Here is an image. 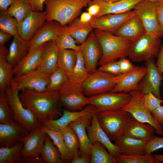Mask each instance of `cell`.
<instances>
[{
  "instance_id": "obj_44",
  "label": "cell",
  "mask_w": 163,
  "mask_h": 163,
  "mask_svg": "<svg viewBox=\"0 0 163 163\" xmlns=\"http://www.w3.org/2000/svg\"><path fill=\"white\" fill-rule=\"evenodd\" d=\"M15 120L13 111L9 105L5 92L0 95V123H10Z\"/></svg>"
},
{
  "instance_id": "obj_63",
  "label": "cell",
  "mask_w": 163,
  "mask_h": 163,
  "mask_svg": "<svg viewBox=\"0 0 163 163\" xmlns=\"http://www.w3.org/2000/svg\"><path fill=\"white\" fill-rule=\"evenodd\" d=\"M160 2L163 4V0H161Z\"/></svg>"
},
{
  "instance_id": "obj_43",
  "label": "cell",
  "mask_w": 163,
  "mask_h": 163,
  "mask_svg": "<svg viewBox=\"0 0 163 163\" xmlns=\"http://www.w3.org/2000/svg\"><path fill=\"white\" fill-rule=\"evenodd\" d=\"M56 42L59 49L79 51V45L78 46L76 44L75 40L66 31L64 27L61 26Z\"/></svg>"
},
{
  "instance_id": "obj_1",
  "label": "cell",
  "mask_w": 163,
  "mask_h": 163,
  "mask_svg": "<svg viewBox=\"0 0 163 163\" xmlns=\"http://www.w3.org/2000/svg\"><path fill=\"white\" fill-rule=\"evenodd\" d=\"M19 96L24 106L34 113L42 126L62 115L59 91L38 92L24 89Z\"/></svg>"
},
{
  "instance_id": "obj_6",
  "label": "cell",
  "mask_w": 163,
  "mask_h": 163,
  "mask_svg": "<svg viewBox=\"0 0 163 163\" xmlns=\"http://www.w3.org/2000/svg\"><path fill=\"white\" fill-rule=\"evenodd\" d=\"M160 38L146 33L133 43L128 56L136 62L146 61L157 57L162 44Z\"/></svg>"
},
{
  "instance_id": "obj_14",
  "label": "cell",
  "mask_w": 163,
  "mask_h": 163,
  "mask_svg": "<svg viewBox=\"0 0 163 163\" xmlns=\"http://www.w3.org/2000/svg\"><path fill=\"white\" fill-rule=\"evenodd\" d=\"M136 14L133 10L121 14H110L93 18L90 22L93 28L114 34L127 21Z\"/></svg>"
},
{
  "instance_id": "obj_26",
  "label": "cell",
  "mask_w": 163,
  "mask_h": 163,
  "mask_svg": "<svg viewBox=\"0 0 163 163\" xmlns=\"http://www.w3.org/2000/svg\"><path fill=\"white\" fill-rule=\"evenodd\" d=\"M146 33L142 21L136 15L127 21L114 34L128 39L133 43Z\"/></svg>"
},
{
  "instance_id": "obj_60",
  "label": "cell",
  "mask_w": 163,
  "mask_h": 163,
  "mask_svg": "<svg viewBox=\"0 0 163 163\" xmlns=\"http://www.w3.org/2000/svg\"><path fill=\"white\" fill-rule=\"evenodd\" d=\"M153 156L159 163H162L163 161V154H155Z\"/></svg>"
},
{
  "instance_id": "obj_35",
  "label": "cell",
  "mask_w": 163,
  "mask_h": 163,
  "mask_svg": "<svg viewBox=\"0 0 163 163\" xmlns=\"http://www.w3.org/2000/svg\"><path fill=\"white\" fill-rule=\"evenodd\" d=\"M101 143L96 142L92 145L90 163H117V158L108 152Z\"/></svg>"
},
{
  "instance_id": "obj_53",
  "label": "cell",
  "mask_w": 163,
  "mask_h": 163,
  "mask_svg": "<svg viewBox=\"0 0 163 163\" xmlns=\"http://www.w3.org/2000/svg\"><path fill=\"white\" fill-rule=\"evenodd\" d=\"M157 19L159 27L163 34V4L159 2L157 6Z\"/></svg>"
},
{
  "instance_id": "obj_12",
  "label": "cell",
  "mask_w": 163,
  "mask_h": 163,
  "mask_svg": "<svg viewBox=\"0 0 163 163\" xmlns=\"http://www.w3.org/2000/svg\"><path fill=\"white\" fill-rule=\"evenodd\" d=\"M50 75L36 69L25 74L13 78L19 91L24 89L38 92L46 91Z\"/></svg>"
},
{
  "instance_id": "obj_64",
  "label": "cell",
  "mask_w": 163,
  "mask_h": 163,
  "mask_svg": "<svg viewBox=\"0 0 163 163\" xmlns=\"http://www.w3.org/2000/svg\"><path fill=\"white\" fill-rule=\"evenodd\" d=\"M162 103H163V100H162Z\"/></svg>"
},
{
  "instance_id": "obj_38",
  "label": "cell",
  "mask_w": 163,
  "mask_h": 163,
  "mask_svg": "<svg viewBox=\"0 0 163 163\" xmlns=\"http://www.w3.org/2000/svg\"><path fill=\"white\" fill-rule=\"evenodd\" d=\"M24 142L21 141L11 147H0V163H19L22 157Z\"/></svg>"
},
{
  "instance_id": "obj_19",
  "label": "cell",
  "mask_w": 163,
  "mask_h": 163,
  "mask_svg": "<svg viewBox=\"0 0 163 163\" xmlns=\"http://www.w3.org/2000/svg\"><path fill=\"white\" fill-rule=\"evenodd\" d=\"M29 133L17 121L10 123H0V147H11L21 141Z\"/></svg>"
},
{
  "instance_id": "obj_22",
  "label": "cell",
  "mask_w": 163,
  "mask_h": 163,
  "mask_svg": "<svg viewBox=\"0 0 163 163\" xmlns=\"http://www.w3.org/2000/svg\"><path fill=\"white\" fill-rule=\"evenodd\" d=\"M46 135L42 131L40 126L23 138L22 157L40 156Z\"/></svg>"
},
{
  "instance_id": "obj_56",
  "label": "cell",
  "mask_w": 163,
  "mask_h": 163,
  "mask_svg": "<svg viewBox=\"0 0 163 163\" xmlns=\"http://www.w3.org/2000/svg\"><path fill=\"white\" fill-rule=\"evenodd\" d=\"M91 159V155L82 156H78L73 158L70 163H88Z\"/></svg>"
},
{
  "instance_id": "obj_25",
  "label": "cell",
  "mask_w": 163,
  "mask_h": 163,
  "mask_svg": "<svg viewBox=\"0 0 163 163\" xmlns=\"http://www.w3.org/2000/svg\"><path fill=\"white\" fill-rule=\"evenodd\" d=\"M143 0H121L112 3L105 2L101 0L91 1L89 4H96L100 6L98 14L94 18H96L107 14H121L133 9L135 6Z\"/></svg>"
},
{
  "instance_id": "obj_48",
  "label": "cell",
  "mask_w": 163,
  "mask_h": 163,
  "mask_svg": "<svg viewBox=\"0 0 163 163\" xmlns=\"http://www.w3.org/2000/svg\"><path fill=\"white\" fill-rule=\"evenodd\" d=\"M97 70L109 73L114 75L121 74L118 61L117 60L101 65Z\"/></svg>"
},
{
  "instance_id": "obj_27",
  "label": "cell",
  "mask_w": 163,
  "mask_h": 163,
  "mask_svg": "<svg viewBox=\"0 0 163 163\" xmlns=\"http://www.w3.org/2000/svg\"><path fill=\"white\" fill-rule=\"evenodd\" d=\"M59 51L56 41L47 42L42 54L41 63L37 69L50 75L57 67Z\"/></svg>"
},
{
  "instance_id": "obj_54",
  "label": "cell",
  "mask_w": 163,
  "mask_h": 163,
  "mask_svg": "<svg viewBox=\"0 0 163 163\" xmlns=\"http://www.w3.org/2000/svg\"><path fill=\"white\" fill-rule=\"evenodd\" d=\"M32 11H43V4L45 0H28Z\"/></svg>"
},
{
  "instance_id": "obj_13",
  "label": "cell",
  "mask_w": 163,
  "mask_h": 163,
  "mask_svg": "<svg viewBox=\"0 0 163 163\" xmlns=\"http://www.w3.org/2000/svg\"><path fill=\"white\" fill-rule=\"evenodd\" d=\"M94 32H91L86 40L79 45V51L82 55L85 67L91 74L96 68L102 55V50Z\"/></svg>"
},
{
  "instance_id": "obj_34",
  "label": "cell",
  "mask_w": 163,
  "mask_h": 163,
  "mask_svg": "<svg viewBox=\"0 0 163 163\" xmlns=\"http://www.w3.org/2000/svg\"><path fill=\"white\" fill-rule=\"evenodd\" d=\"M41 128L42 131L50 136L58 148L62 163H70L72 158L61 132L50 130L42 125Z\"/></svg>"
},
{
  "instance_id": "obj_36",
  "label": "cell",
  "mask_w": 163,
  "mask_h": 163,
  "mask_svg": "<svg viewBox=\"0 0 163 163\" xmlns=\"http://www.w3.org/2000/svg\"><path fill=\"white\" fill-rule=\"evenodd\" d=\"M32 11L28 0H14L7 11L9 15L16 19L18 27Z\"/></svg>"
},
{
  "instance_id": "obj_45",
  "label": "cell",
  "mask_w": 163,
  "mask_h": 163,
  "mask_svg": "<svg viewBox=\"0 0 163 163\" xmlns=\"http://www.w3.org/2000/svg\"><path fill=\"white\" fill-rule=\"evenodd\" d=\"M117 159L119 163H159L151 154L126 155L120 154Z\"/></svg>"
},
{
  "instance_id": "obj_24",
  "label": "cell",
  "mask_w": 163,
  "mask_h": 163,
  "mask_svg": "<svg viewBox=\"0 0 163 163\" xmlns=\"http://www.w3.org/2000/svg\"><path fill=\"white\" fill-rule=\"evenodd\" d=\"M46 43L28 52L13 68V75L19 76L36 69L41 63L42 54Z\"/></svg>"
},
{
  "instance_id": "obj_41",
  "label": "cell",
  "mask_w": 163,
  "mask_h": 163,
  "mask_svg": "<svg viewBox=\"0 0 163 163\" xmlns=\"http://www.w3.org/2000/svg\"><path fill=\"white\" fill-rule=\"evenodd\" d=\"M69 80L66 72L59 66L49 76L46 91H59Z\"/></svg>"
},
{
  "instance_id": "obj_9",
  "label": "cell",
  "mask_w": 163,
  "mask_h": 163,
  "mask_svg": "<svg viewBox=\"0 0 163 163\" xmlns=\"http://www.w3.org/2000/svg\"><path fill=\"white\" fill-rule=\"evenodd\" d=\"M59 99L64 109L80 111L88 105V97L85 96L82 85L69 81L59 91Z\"/></svg>"
},
{
  "instance_id": "obj_42",
  "label": "cell",
  "mask_w": 163,
  "mask_h": 163,
  "mask_svg": "<svg viewBox=\"0 0 163 163\" xmlns=\"http://www.w3.org/2000/svg\"><path fill=\"white\" fill-rule=\"evenodd\" d=\"M0 29L13 36L18 35V22L16 19L9 15L7 11H0Z\"/></svg>"
},
{
  "instance_id": "obj_39",
  "label": "cell",
  "mask_w": 163,
  "mask_h": 163,
  "mask_svg": "<svg viewBox=\"0 0 163 163\" xmlns=\"http://www.w3.org/2000/svg\"><path fill=\"white\" fill-rule=\"evenodd\" d=\"M41 155L46 163H62L60 153L50 136H46Z\"/></svg>"
},
{
  "instance_id": "obj_61",
  "label": "cell",
  "mask_w": 163,
  "mask_h": 163,
  "mask_svg": "<svg viewBox=\"0 0 163 163\" xmlns=\"http://www.w3.org/2000/svg\"><path fill=\"white\" fill-rule=\"evenodd\" d=\"M93 0H91V1H93ZM101 0L105 2H107L112 3V2H113L118 1L121 0Z\"/></svg>"
},
{
  "instance_id": "obj_37",
  "label": "cell",
  "mask_w": 163,
  "mask_h": 163,
  "mask_svg": "<svg viewBox=\"0 0 163 163\" xmlns=\"http://www.w3.org/2000/svg\"><path fill=\"white\" fill-rule=\"evenodd\" d=\"M72 159L78 155L80 142L78 138L73 129L67 126L60 132Z\"/></svg>"
},
{
  "instance_id": "obj_23",
  "label": "cell",
  "mask_w": 163,
  "mask_h": 163,
  "mask_svg": "<svg viewBox=\"0 0 163 163\" xmlns=\"http://www.w3.org/2000/svg\"><path fill=\"white\" fill-rule=\"evenodd\" d=\"M91 112L96 113V107L92 104L87 105L83 109L78 111H70L64 109L61 117L56 119L50 120L42 126L50 130L60 132L78 118Z\"/></svg>"
},
{
  "instance_id": "obj_29",
  "label": "cell",
  "mask_w": 163,
  "mask_h": 163,
  "mask_svg": "<svg viewBox=\"0 0 163 163\" xmlns=\"http://www.w3.org/2000/svg\"><path fill=\"white\" fill-rule=\"evenodd\" d=\"M147 142L123 136L114 142L119 149L120 154L126 155H145L146 154Z\"/></svg>"
},
{
  "instance_id": "obj_58",
  "label": "cell",
  "mask_w": 163,
  "mask_h": 163,
  "mask_svg": "<svg viewBox=\"0 0 163 163\" xmlns=\"http://www.w3.org/2000/svg\"><path fill=\"white\" fill-rule=\"evenodd\" d=\"M14 0H0V10L7 11L8 7L11 5Z\"/></svg>"
},
{
  "instance_id": "obj_7",
  "label": "cell",
  "mask_w": 163,
  "mask_h": 163,
  "mask_svg": "<svg viewBox=\"0 0 163 163\" xmlns=\"http://www.w3.org/2000/svg\"><path fill=\"white\" fill-rule=\"evenodd\" d=\"M129 93L131 95V98L121 110L130 113L138 121L151 125L155 129L156 134L163 136L162 126L155 119L151 112L144 105V94L140 91H132Z\"/></svg>"
},
{
  "instance_id": "obj_47",
  "label": "cell",
  "mask_w": 163,
  "mask_h": 163,
  "mask_svg": "<svg viewBox=\"0 0 163 163\" xmlns=\"http://www.w3.org/2000/svg\"><path fill=\"white\" fill-rule=\"evenodd\" d=\"M163 148V138L155 135L153 138L147 142L146 154L149 155L156 150Z\"/></svg>"
},
{
  "instance_id": "obj_15",
  "label": "cell",
  "mask_w": 163,
  "mask_h": 163,
  "mask_svg": "<svg viewBox=\"0 0 163 163\" xmlns=\"http://www.w3.org/2000/svg\"><path fill=\"white\" fill-rule=\"evenodd\" d=\"M145 64L147 72L139 82L140 91L144 94L151 92L157 97L162 99L160 86L163 76L158 72L154 59L146 61Z\"/></svg>"
},
{
  "instance_id": "obj_49",
  "label": "cell",
  "mask_w": 163,
  "mask_h": 163,
  "mask_svg": "<svg viewBox=\"0 0 163 163\" xmlns=\"http://www.w3.org/2000/svg\"><path fill=\"white\" fill-rule=\"evenodd\" d=\"M118 61L121 74L129 72L133 69L136 66L126 58L120 59Z\"/></svg>"
},
{
  "instance_id": "obj_57",
  "label": "cell",
  "mask_w": 163,
  "mask_h": 163,
  "mask_svg": "<svg viewBox=\"0 0 163 163\" xmlns=\"http://www.w3.org/2000/svg\"><path fill=\"white\" fill-rule=\"evenodd\" d=\"M13 36L2 30H0V45H4Z\"/></svg>"
},
{
  "instance_id": "obj_17",
  "label": "cell",
  "mask_w": 163,
  "mask_h": 163,
  "mask_svg": "<svg viewBox=\"0 0 163 163\" xmlns=\"http://www.w3.org/2000/svg\"><path fill=\"white\" fill-rule=\"evenodd\" d=\"M91 112L80 117L70 123L67 126L72 128L77 135L80 142L78 156L91 155L92 144L86 132L87 127L91 123L93 115Z\"/></svg>"
},
{
  "instance_id": "obj_5",
  "label": "cell",
  "mask_w": 163,
  "mask_h": 163,
  "mask_svg": "<svg viewBox=\"0 0 163 163\" xmlns=\"http://www.w3.org/2000/svg\"><path fill=\"white\" fill-rule=\"evenodd\" d=\"M19 91L13 80L12 84L7 88L5 93L8 104L13 111L15 120L30 133L41 125L34 113L24 106L19 97Z\"/></svg>"
},
{
  "instance_id": "obj_46",
  "label": "cell",
  "mask_w": 163,
  "mask_h": 163,
  "mask_svg": "<svg viewBox=\"0 0 163 163\" xmlns=\"http://www.w3.org/2000/svg\"><path fill=\"white\" fill-rule=\"evenodd\" d=\"M162 100L157 97L151 92L145 94L143 97L144 105L151 112L161 105Z\"/></svg>"
},
{
  "instance_id": "obj_31",
  "label": "cell",
  "mask_w": 163,
  "mask_h": 163,
  "mask_svg": "<svg viewBox=\"0 0 163 163\" xmlns=\"http://www.w3.org/2000/svg\"><path fill=\"white\" fill-rule=\"evenodd\" d=\"M13 38L9 46L7 60L13 68L28 53V41L18 35L13 36Z\"/></svg>"
},
{
  "instance_id": "obj_50",
  "label": "cell",
  "mask_w": 163,
  "mask_h": 163,
  "mask_svg": "<svg viewBox=\"0 0 163 163\" xmlns=\"http://www.w3.org/2000/svg\"><path fill=\"white\" fill-rule=\"evenodd\" d=\"M151 113L155 119L163 127V106L158 107Z\"/></svg>"
},
{
  "instance_id": "obj_28",
  "label": "cell",
  "mask_w": 163,
  "mask_h": 163,
  "mask_svg": "<svg viewBox=\"0 0 163 163\" xmlns=\"http://www.w3.org/2000/svg\"><path fill=\"white\" fill-rule=\"evenodd\" d=\"M155 133V129L152 126L139 122L133 117L127 125L123 136L147 142L153 138Z\"/></svg>"
},
{
  "instance_id": "obj_32",
  "label": "cell",
  "mask_w": 163,
  "mask_h": 163,
  "mask_svg": "<svg viewBox=\"0 0 163 163\" xmlns=\"http://www.w3.org/2000/svg\"><path fill=\"white\" fill-rule=\"evenodd\" d=\"M64 27L76 43L81 44L86 40L89 33L94 29L90 22H82L79 18H76L69 26Z\"/></svg>"
},
{
  "instance_id": "obj_52",
  "label": "cell",
  "mask_w": 163,
  "mask_h": 163,
  "mask_svg": "<svg viewBox=\"0 0 163 163\" xmlns=\"http://www.w3.org/2000/svg\"><path fill=\"white\" fill-rule=\"evenodd\" d=\"M19 163H46L43 157L40 155L39 157H22Z\"/></svg>"
},
{
  "instance_id": "obj_59",
  "label": "cell",
  "mask_w": 163,
  "mask_h": 163,
  "mask_svg": "<svg viewBox=\"0 0 163 163\" xmlns=\"http://www.w3.org/2000/svg\"><path fill=\"white\" fill-rule=\"evenodd\" d=\"M93 17L88 12L82 13L79 18L81 21L83 22H88L91 21Z\"/></svg>"
},
{
  "instance_id": "obj_55",
  "label": "cell",
  "mask_w": 163,
  "mask_h": 163,
  "mask_svg": "<svg viewBox=\"0 0 163 163\" xmlns=\"http://www.w3.org/2000/svg\"><path fill=\"white\" fill-rule=\"evenodd\" d=\"M88 5V6L87 9L88 12L93 18L99 13L100 11V6L96 4H89Z\"/></svg>"
},
{
  "instance_id": "obj_11",
  "label": "cell",
  "mask_w": 163,
  "mask_h": 163,
  "mask_svg": "<svg viewBox=\"0 0 163 163\" xmlns=\"http://www.w3.org/2000/svg\"><path fill=\"white\" fill-rule=\"evenodd\" d=\"M158 2L143 0L135 6L133 11L142 21L146 33L161 37L163 34L157 19V6Z\"/></svg>"
},
{
  "instance_id": "obj_21",
  "label": "cell",
  "mask_w": 163,
  "mask_h": 163,
  "mask_svg": "<svg viewBox=\"0 0 163 163\" xmlns=\"http://www.w3.org/2000/svg\"><path fill=\"white\" fill-rule=\"evenodd\" d=\"M46 20L45 11H31L18 26V35L25 40L29 41Z\"/></svg>"
},
{
  "instance_id": "obj_2",
  "label": "cell",
  "mask_w": 163,
  "mask_h": 163,
  "mask_svg": "<svg viewBox=\"0 0 163 163\" xmlns=\"http://www.w3.org/2000/svg\"><path fill=\"white\" fill-rule=\"evenodd\" d=\"M91 0H45L46 21H55L62 27L75 19Z\"/></svg>"
},
{
  "instance_id": "obj_33",
  "label": "cell",
  "mask_w": 163,
  "mask_h": 163,
  "mask_svg": "<svg viewBox=\"0 0 163 163\" xmlns=\"http://www.w3.org/2000/svg\"><path fill=\"white\" fill-rule=\"evenodd\" d=\"M77 60L72 71L66 73L69 81L74 83L82 85L90 74L85 64L84 59L80 52L76 51Z\"/></svg>"
},
{
  "instance_id": "obj_8",
  "label": "cell",
  "mask_w": 163,
  "mask_h": 163,
  "mask_svg": "<svg viewBox=\"0 0 163 163\" xmlns=\"http://www.w3.org/2000/svg\"><path fill=\"white\" fill-rule=\"evenodd\" d=\"M120 75H114L97 70L89 75L82 85L84 94L90 97L110 92L119 80Z\"/></svg>"
},
{
  "instance_id": "obj_62",
  "label": "cell",
  "mask_w": 163,
  "mask_h": 163,
  "mask_svg": "<svg viewBox=\"0 0 163 163\" xmlns=\"http://www.w3.org/2000/svg\"><path fill=\"white\" fill-rule=\"evenodd\" d=\"M151 2H160L161 0H145Z\"/></svg>"
},
{
  "instance_id": "obj_20",
  "label": "cell",
  "mask_w": 163,
  "mask_h": 163,
  "mask_svg": "<svg viewBox=\"0 0 163 163\" xmlns=\"http://www.w3.org/2000/svg\"><path fill=\"white\" fill-rule=\"evenodd\" d=\"M62 26L56 21H46L28 41V52L51 41H56Z\"/></svg>"
},
{
  "instance_id": "obj_16",
  "label": "cell",
  "mask_w": 163,
  "mask_h": 163,
  "mask_svg": "<svg viewBox=\"0 0 163 163\" xmlns=\"http://www.w3.org/2000/svg\"><path fill=\"white\" fill-rule=\"evenodd\" d=\"M146 66H136L127 73L120 75V78L111 92L129 93L140 91L139 83L146 73Z\"/></svg>"
},
{
  "instance_id": "obj_3",
  "label": "cell",
  "mask_w": 163,
  "mask_h": 163,
  "mask_svg": "<svg viewBox=\"0 0 163 163\" xmlns=\"http://www.w3.org/2000/svg\"><path fill=\"white\" fill-rule=\"evenodd\" d=\"M94 32L102 51L98 65L101 66L128 56L133 43L130 40L96 29Z\"/></svg>"
},
{
  "instance_id": "obj_18",
  "label": "cell",
  "mask_w": 163,
  "mask_h": 163,
  "mask_svg": "<svg viewBox=\"0 0 163 163\" xmlns=\"http://www.w3.org/2000/svg\"><path fill=\"white\" fill-rule=\"evenodd\" d=\"M87 133L91 143L99 142L104 145L110 154L117 158L120 154L118 147L113 143L98 121L96 113L93 114L91 124L86 128Z\"/></svg>"
},
{
  "instance_id": "obj_51",
  "label": "cell",
  "mask_w": 163,
  "mask_h": 163,
  "mask_svg": "<svg viewBox=\"0 0 163 163\" xmlns=\"http://www.w3.org/2000/svg\"><path fill=\"white\" fill-rule=\"evenodd\" d=\"M155 65L159 74L162 75L163 73V41L161 46L159 52L157 56Z\"/></svg>"
},
{
  "instance_id": "obj_4",
  "label": "cell",
  "mask_w": 163,
  "mask_h": 163,
  "mask_svg": "<svg viewBox=\"0 0 163 163\" xmlns=\"http://www.w3.org/2000/svg\"><path fill=\"white\" fill-rule=\"evenodd\" d=\"M96 113L100 125L110 140L114 142L123 135L127 125L133 117L130 113L121 109Z\"/></svg>"
},
{
  "instance_id": "obj_30",
  "label": "cell",
  "mask_w": 163,
  "mask_h": 163,
  "mask_svg": "<svg viewBox=\"0 0 163 163\" xmlns=\"http://www.w3.org/2000/svg\"><path fill=\"white\" fill-rule=\"evenodd\" d=\"M8 50L0 45V94L5 92L13 81V67L7 60Z\"/></svg>"
},
{
  "instance_id": "obj_40",
  "label": "cell",
  "mask_w": 163,
  "mask_h": 163,
  "mask_svg": "<svg viewBox=\"0 0 163 163\" xmlns=\"http://www.w3.org/2000/svg\"><path fill=\"white\" fill-rule=\"evenodd\" d=\"M76 60V51L71 49H59L58 66L66 73L72 71Z\"/></svg>"
},
{
  "instance_id": "obj_10",
  "label": "cell",
  "mask_w": 163,
  "mask_h": 163,
  "mask_svg": "<svg viewBox=\"0 0 163 163\" xmlns=\"http://www.w3.org/2000/svg\"><path fill=\"white\" fill-rule=\"evenodd\" d=\"M129 93L109 92L88 97V105L96 107V113L107 110L121 109L130 100Z\"/></svg>"
}]
</instances>
